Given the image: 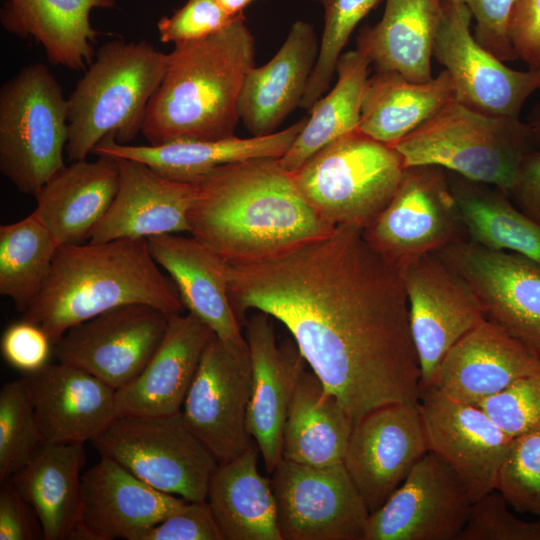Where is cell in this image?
<instances>
[{
    "mask_svg": "<svg viewBox=\"0 0 540 540\" xmlns=\"http://www.w3.org/2000/svg\"><path fill=\"white\" fill-rule=\"evenodd\" d=\"M227 275L240 325L249 310L280 321L354 422L382 406L419 401L402 274L363 229L337 225L271 258L228 264Z\"/></svg>",
    "mask_w": 540,
    "mask_h": 540,
    "instance_id": "1",
    "label": "cell"
},
{
    "mask_svg": "<svg viewBox=\"0 0 540 540\" xmlns=\"http://www.w3.org/2000/svg\"><path fill=\"white\" fill-rule=\"evenodd\" d=\"M279 158L224 164L196 181L191 236L228 264L271 258L335 226L305 200Z\"/></svg>",
    "mask_w": 540,
    "mask_h": 540,
    "instance_id": "2",
    "label": "cell"
},
{
    "mask_svg": "<svg viewBox=\"0 0 540 540\" xmlns=\"http://www.w3.org/2000/svg\"><path fill=\"white\" fill-rule=\"evenodd\" d=\"M254 66L255 40L244 13L216 33L175 44L141 133L150 145L234 136L240 93Z\"/></svg>",
    "mask_w": 540,
    "mask_h": 540,
    "instance_id": "3",
    "label": "cell"
},
{
    "mask_svg": "<svg viewBox=\"0 0 540 540\" xmlns=\"http://www.w3.org/2000/svg\"><path fill=\"white\" fill-rule=\"evenodd\" d=\"M136 303L169 316L185 309L174 283L152 257L147 239L65 244L22 319L39 325L54 345L72 326Z\"/></svg>",
    "mask_w": 540,
    "mask_h": 540,
    "instance_id": "4",
    "label": "cell"
},
{
    "mask_svg": "<svg viewBox=\"0 0 540 540\" xmlns=\"http://www.w3.org/2000/svg\"><path fill=\"white\" fill-rule=\"evenodd\" d=\"M166 63L167 54L147 41L111 40L100 46L68 99L70 162L86 159L106 137L123 144L134 140Z\"/></svg>",
    "mask_w": 540,
    "mask_h": 540,
    "instance_id": "5",
    "label": "cell"
},
{
    "mask_svg": "<svg viewBox=\"0 0 540 540\" xmlns=\"http://www.w3.org/2000/svg\"><path fill=\"white\" fill-rule=\"evenodd\" d=\"M392 147L405 167L441 166L509 193L524 156L535 145L519 117L486 115L452 99Z\"/></svg>",
    "mask_w": 540,
    "mask_h": 540,
    "instance_id": "6",
    "label": "cell"
},
{
    "mask_svg": "<svg viewBox=\"0 0 540 540\" xmlns=\"http://www.w3.org/2000/svg\"><path fill=\"white\" fill-rule=\"evenodd\" d=\"M405 168L394 147L357 130L317 151L291 176L329 223L364 230L394 196Z\"/></svg>",
    "mask_w": 540,
    "mask_h": 540,
    "instance_id": "7",
    "label": "cell"
},
{
    "mask_svg": "<svg viewBox=\"0 0 540 540\" xmlns=\"http://www.w3.org/2000/svg\"><path fill=\"white\" fill-rule=\"evenodd\" d=\"M68 99L55 76L29 64L0 89V171L34 195L65 166Z\"/></svg>",
    "mask_w": 540,
    "mask_h": 540,
    "instance_id": "8",
    "label": "cell"
},
{
    "mask_svg": "<svg viewBox=\"0 0 540 540\" xmlns=\"http://www.w3.org/2000/svg\"><path fill=\"white\" fill-rule=\"evenodd\" d=\"M93 444L153 488L205 501L219 462L187 427L182 413L116 417Z\"/></svg>",
    "mask_w": 540,
    "mask_h": 540,
    "instance_id": "9",
    "label": "cell"
},
{
    "mask_svg": "<svg viewBox=\"0 0 540 540\" xmlns=\"http://www.w3.org/2000/svg\"><path fill=\"white\" fill-rule=\"evenodd\" d=\"M363 233L400 271L423 255L467 240L449 171L436 165L406 167L394 196Z\"/></svg>",
    "mask_w": 540,
    "mask_h": 540,
    "instance_id": "10",
    "label": "cell"
},
{
    "mask_svg": "<svg viewBox=\"0 0 540 540\" xmlns=\"http://www.w3.org/2000/svg\"><path fill=\"white\" fill-rule=\"evenodd\" d=\"M271 475L282 540H365L370 512L343 463L281 459Z\"/></svg>",
    "mask_w": 540,
    "mask_h": 540,
    "instance_id": "11",
    "label": "cell"
},
{
    "mask_svg": "<svg viewBox=\"0 0 540 540\" xmlns=\"http://www.w3.org/2000/svg\"><path fill=\"white\" fill-rule=\"evenodd\" d=\"M251 377L248 345L215 335L202 355L181 413L187 427L219 463L255 443L247 428Z\"/></svg>",
    "mask_w": 540,
    "mask_h": 540,
    "instance_id": "12",
    "label": "cell"
},
{
    "mask_svg": "<svg viewBox=\"0 0 540 540\" xmlns=\"http://www.w3.org/2000/svg\"><path fill=\"white\" fill-rule=\"evenodd\" d=\"M436 253L467 284L485 319L540 360V263L469 239Z\"/></svg>",
    "mask_w": 540,
    "mask_h": 540,
    "instance_id": "13",
    "label": "cell"
},
{
    "mask_svg": "<svg viewBox=\"0 0 540 540\" xmlns=\"http://www.w3.org/2000/svg\"><path fill=\"white\" fill-rule=\"evenodd\" d=\"M472 18L466 5L442 0L433 57L449 73L456 101L486 115L519 117L527 99L540 89V69L506 66L476 41Z\"/></svg>",
    "mask_w": 540,
    "mask_h": 540,
    "instance_id": "14",
    "label": "cell"
},
{
    "mask_svg": "<svg viewBox=\"0 0 540 540\" xmlns=\"http://www.w3.org/2000/svg\"><path fill=\"white\" fill-rule=\"evenodd\" d=\"M169 317L147 304L118 306L69 328L52 353L58 362L86 370L117 390L147 365Z\"/></svg>",
    "mask_w": 540,
    "mask_h": 540,
    "instance_id": "15",
    "label": "cell"
},
{
    "mask_svg": "<svg viewBox=\"0 0 540 540\" xmlns=\"http://www.w3.org/2000/svg\"><path fill=\"white\" fill-rule=\"evenodd\" d=\"M400 272L422 390L429 387L450 348L485 316L467 284L436 252L423 255Z\"/></svg>",
    "mask_w": 540,
    "mask_h": 540,
    "instance_id": "16",
    "label": "cell"
},
{
    "mask_svg": "<svg viewBox=\"0 0 540 540\" xmlns=\"http://www.w3.org/2000/svg\"><path fill=\"white\" fill-rule=\"evenodd\" d=\"M472 505L458 476L428 451L370 513L365 540H459Z\"/></svg>",
    "mask_w": 540,
    "mask_h": 540,
    "instance_id": "17",
    "label": "cell"
},
{
    "mask_svg": "<svg viewBox=\"0 0 540 540\" xmlns=\"http://www.w3.org/2000/svg\"><path fill=\"white\" fill-rule=\"evenodd\" d=\"M428 451L419 401L394 403L355 422L343 464L372 513Z\"/></svg>",
    "mask_w": 540,
    "mask_h": 540,
    "instance_id": "18",
    "label": "cell"
},
{
    "mask_svg": "<svg viewBox=\"0 0 540 540\" xmlns=\"http://www.w3.org/2000/svg\"><path fill=\"white\" fill-rule=\"evenodd\" d=\"M419 409L429 451L458 476L473 503L496 489L513 438L479 406L421 390Z\"/></svg>",
    "mask_w": 540,
    "mask_h": 540,
    "instance_id": "19",
    "label": "cell"
},
{
    "mask_svg": "<svg viewBox=\"0 0 540 540\" xmlns=\"http://www.w3.org/2000/svg\"><path fill=\"white\" fill-rule=\"evenodd\" d=\"M187 502L101 456L81 477L79 540H138L143 531Z\"/></svg>",
    "mask_w": 540,
    "mask_h": 540,
    "instance_id": "20",
    "label": "cell"
},
{
    "mask_svg": "<svg viewBox=\"0 0 540 540\" xmlns=\"http://www.w3.org/2000/svg\"><path fill=\"white\" fill-rule=\"evenodd\" d=\"M271 316L255 311L246 320L251 361V396L247 428L257 444L266 470L272 473L282 459L285 420L306 361L293 339L277 345Z\"/></svg>",
    "mask_w": 540,
    "mask_h": 540,
    "instance_id": "21",
    "label": "cell"
},
{
    "mask_svg": "<svg viewBox=\"0 0 540 540\" xmlns=\"http://www.w3.org/2000/svg\"><path fill=\"white\" fill-rule=\"evenodd\" d=\"M22 379L44 443L93 442L117 417L116 389L77 366L48 363Z\"/></svg>",
    "mask_w": 540,
    "mask_h": 540,
    "instance_id": "22",
    "label": "cell"
},
{
    "mask_svg": "<svg viewBox=\"0 0 540 540\" xmlns=\"http://www.w3.org/2000/svg\"><path fill=\"white\" fill-rule=\"evenodd\" d=\"M115 158L120 174L118 190L89 242L189 232L194 183L169 179L136 160Z\"/></svg>",
    "mask_w": 540,
    "mask_h": 540,
    "instance_id": "23",
    "label": "cell"
},
{
    "mask_svg": "<svg viewBox=\"0 0 540 540\" xmlns=\"http://www.w3.org/2000/svg\"><path fill=\"white\" fill-rule=\"evenodd\" d=\"M539 369L536 355L485 319L450 348L429 387L451 399L476 405Z\"/></svg>",
    "mask_w": 540,
    "mask_h": 540,
    "instance_id": "24",
    "label": "cell"
},
{
    "mask_svg": "<svg viewBox=\"0 0 540 540\" xmlns=\"http://www.w3.org/2000/svg\"><path fill=\"white\" fill-rule=\"evenodd\" d=\"M215 336L191 313L169 317L166 334L144 369L116 390L117 417L181 412L202 355Z\"/></svg>",
    "mask_w": 540,
    "mask_h": 540,
    "instance_id": "25",
    "label": "cell"
},
{
    "mask_svg": "<svg viewBox=\"0 0 540 540\" xmlns=\"http://www.w3.org/2000/svg\"><path fill=\"white\" fill-rule=\"evenodd\" d=\"M147 242L156 263L169 274L184 308L217 337L247 345L228 296L227 262L193 236L164 234L149 237Z\"/></svg>",
    "mask_w": 540,
    "mask_h": 540,
    "instance_id": "26",
    "label": "cell"
},
{
    "mask_svg": "<svg viewBox=\"0 0 540 540\" xmlns=\"http://www.w3.org/2000/svg\"><path fill=\"white\" fill-rule=\"evenodd\" d=\"M307 121L264 136L218 140L180 138L157 145H132L104 138L93 154L142 162L172 180L194 182L214 168L250 159L281 158L291 147Z\"/></svg>",
    "mask_w": 540,
    "mask_h": 540,
    "instance_id": "27",
    "label": "cell"
},
{
    "mask_svg": "<svg viewBox=\"0 0 540 540\" xmlns=\"http://www.w3.org/2000/svg\"><path fill=\"white\" fill-rule=\"evenodd\" d=\"M319 45L313 27L297 20L274 57L265 65L250 69L240 93L238 112L253 136L275 133L286 117L300 107Z\"/></svg>",
    "mask_w": 540,
    "mask_h": 540,
    "instance_id": "28",
    "label": "cell"
},
{
    "mask_svg": "<svg viewBox=\"0 0 540 540\" xmlns=\"http://www.w3.org/2000/svg\"><path fill=\"white\" fill-rule=\"evenodd\" d=\"M115 157L99 155L59 169L35 194L34 212L57 243L81 244L109 209L119 186Z\"/></svg>",
    "mask_w": 540,
    "mask_h": 540,
    "instance_id": "29",
    "label": "cell"
},
{
    "mask_svg": "<svg viewBox=\"0 0 540 540\" xmlns=\"http://www.w3.org/2000/svg\"><path fill=\"white\" fill-rule=\"evenodd\" d=\"M83 445L43 443L8 479L34 511L46 540H79Z\"/></svg>",
    "mask_w": 540,
    "mask_h": 540,
    "instance_id": "30",
    "label": "cell"
},
{
    "mask_svg": "<svg viewBox=\"0 0 540 540\" xmlns=\"http://www.w3.org/2000/svg\"><path fill=\"white\" fill-rule=\"evenodd\" d=\"M115 0H7L0 13L3 28L32 38L51 64L86 70L96 53L98 32L90 23L94 8H114Z\"/></svg>",
    "mask_w": 540,
    "mask_h": 540,
    "instance_id": "31",
    "label": "cell"
},
{
    "mask_svg": "<svg viewBox=\"0 0 540 540\" xmlns=\"http://www.w3.org/2000/svg\"><path fill=\"white\" fill-rule=\"evenodd\" d=\"M442 0H386L381 20L365 26L357 49L375 70L395 71L411 82L431 80Z\"/></svg>",
    "mask_w": 540,
    "mask_h": 540,
    "instance_id": "32",
    "label": "cell"
},
{
    "mask_svg": "<svg viewBox=\"0 0 540 540\" xmlns=\"http://www.w3.org/2000/svg\"><path fill=\"white\" fill-rule=\"evenodd\" d=\"M354 424L341 401L305 368L289 404L282 459L318 467L343 463Z\"/></svg>",
    "mask_w": 540,
    "mask_h": 540,
    "instance_id": "33",
    "label": "cell"
},
{
    "mask_svg": "<svg viewBox=\"0 0 540 540\" xmlns=\"http://www.w3.org/2000/svg\"><path fill=\"white\" fill-rule=\"evenodd\" d=\"M259 452L254 443L212 475L207 502L224 540H282L271 479L258 471Z\"/></svg>",
    "mask_w": 540,
    "mask_h": 540,
    "instance_id": "34",
    "label": "cell"
},
{
    "mask_svg": "<svg viewBox=\"0 0 540 540\" xmlns=\"http://www.w3.org/2000/svg\"><path fill=\"white\" fill-rule=\"evenodd\" d=\"M452 99L453 82L445 69L424 83L376 70L364 88L358 130L392 146Z\"/></svg>",
    "mask_w": 540,
    "mask_h": 540,
    "instance_id": "35",
    "label": "cell"
},
{
    "mask_svg": "<svg viewBox=\"0 0 540 540\" xmlns=\"http://www.w3.org/2000/svg\"><path fill=\"white\" fill-rule=\"evenodd\" d=\"M449 180L470 241L540 263V225L526 216L508 193L452 172Z\"/></svg>",
    "mask_w": 540,
    "mask_h": 540,
    "instance_id": "36",
    "label": "cell"
},
{
    "mask_svg": "<svg viewBox=\"0 0 540 540\" xmlns=\"http://www.w3.org/2000/svg\"><path fill=\"white\" fill-rule=\"evenodd\" d=\"M370 65L369 58L359 49L340 55L334 88L313 105L293 144L278 159L286 172L294 173L317 151L358 130Z\"/></svg>",
    "mask_w": 540,
    "mask_h": 540,
    "instance_id": "37",
    "label": "cell"
},
{
    "mask_svg": "<svg viewBox=\"0 0 540 540\" xmlns=\"http://www.w3.org/2000/svg\"><path fill=\"white\" fill-rule=\"evenodd\" d=\"M60 245L33 211L0 226V295L24 313L37 298Z\"/></svg>",
    "mask_w": 540,
    "mask_h": 540,
    "instance_id": "38",
    "label": "cell"
},
{
    "mask_svg": "<svg viewBox=\"0 0 540 540\" xmlns=\"http://www.w3.org/2000/svg\"><path fill=\"white\" fill-rule=\"evenodd\" d=\"M44 443L22 377L0 390V482L23 468Z\"/></svg>",
    "mask_w": 540,
    "mask_h": 540,
    "instance_id": "39",
    "label": "cell"
},
{
    "mask_svg": "<svg viewBox=\"0 0 540 540\" xmlns=\"http://www.w3.org/2000/svg\"><path fill=\"white\" fill-rule=\"evenodd\" d=\"M324 11L318 58L300 107L308 111L327 92L342 51L357 24L381 0H315Z\"/></svg>",
    "mask_w": 540,
    "mask_h": 540,
    "instance_id": "40",
    "label": "cell"
},
{
    "mask_svg": "<svg viewBox=\"0 0 540 540\" xmlns=\"http://www.w3.org/2000/svg\"><path fill=\"white\" fill-rule=\"evenodd\" d=\"M495 490L518 513L540 518V431L513 438Z\"/></svg>",
    "mask_w": 540,
    "mask_h": 540,
    "instance_id": "41",
    "label": "cell"
},
{
    "mask_svg": "<svg viewBox=\"0 0 540 540\" xmlns=\"http://www.w3.org/2000/svg\"><path fill=\"white\" fill-rule=\"evenodd\" d=\"M476 405L512 438L540 431V369Z\"/></svg>",
    "mask_w": 540,
    "mask_h": 540,
    "instance_id": "42",
    "label": "cell"
},
{
    "mask_svg": "<svg viewBox=\"0 0 540 540\" xmlns=\"http://www.w3.org/2000/svg\"><path fill=\"white\" fill-rule=\"evenodd\" d=\"M497 490L473 503L459 540H540V518L521 520Z\"/></svg>",
    "mask_w": 540,
    "mask_h": 540,
    "instance_id": "43",
    "label": "cell"
},
{
    "mask_svg": "<svg viewBox=\"0 0 540 540\" xmlns=\"http://www.w3.org/2000/svg\"><path fill=\"white\" fill-rule=\"evenodd\" d=\"M238 16H230L217 0H187L172 16L158 21L159 39L174 45L198 40L222 30Z\"/></svg>",
    "mask_w": 540,
    "mask_h": 540,
    "instance_id": "44",
    "label": "cell"
},
{
    "mask_svg": "<svg viewBox=\"0 0 540 540\" xmlns=\"http://www.w3.org/2000/svg\"><path fill=\"white\" fill-rule=\"evenodd\" d=\"M468 7L475 19L474 37L503 62L517 60L509 38V19L515 0H445Z\"/></svg>",
    "mask_w": 540,
    "mask_h": 540,
    "instance_id": "45",
    "label": "cell"
},
{
    "mask_svg": "<svg viewBox=\"0 0 540 540\" xmlns=\"http://www.w3.org/2000/svg\"><path fill=\"white\" fill-rule=\"evenodd\" d=\"M138 540H224L205 501H188L181 509L149 527Z\"/></svg>",
    "mask_w": 540,
    "mask_h": 540,
    "instance_id": "46",
    "label": "cell"
},
{
    "mask_svg": "<svg viewBox=\"0 0 540 540\" xmlns=\"http://www.w3.org/2000/svg\"><path fill=\"white\" fill-rule=\"evenodd\" d=\"M53 344L37 324L22 319L8 326L1 337V353L13 368L24 373L37 371L49 362Z\"/></svg>",
    "mask_w": 540,
    "mask_h": 540,
    "instance_id": "47",
    "label": "cell"
},
{
    "mask_svg": "<svg viewBox=\"0 0 540 540\" xmlns=\"http://www.w3.org/2000/svg\"><path fill=\"white\" fill-rule=\"evenodd\" d=\"M508 32L517 58L540 69V0H515Z\"/></svg>",
    "mask_w": 540,
    "mask_h": 540,
    "instance_id": "48",
    "label": "cell"
},
{
    "mask_svg": "<svg viewBox=\"0 0 540 540\" xmlns=\"http://www.w3.org/2000/svg\"><path fill=\"white\" fill-rule=\"evenodd\" d=\"M0 489V540H33L42 536L34 511L7 479Z\"/></svg>",
    "mask_w": 540,
    "mask_h": 540,
    "instance_id": "49",
    "label": "cell"
},
{
    "mask_svg": "<svg viewBox=\"0 0 540 540\" xmlns=\"http://www.w3.org/2000/svg\"><path fill=\"white\" fill-rule=\"evenodd\" d=\"M508 195L526 216L540 225V148L535 147L524 156Z\"/></svg>",
    "mask_w": 540,
    "mask_h": 540,
    "instance_id": "50",
    "label": "cell"
},
{
    "mask_svg": "<svg viewBox=\"0 0 540 540\" xmlns=\"http://www.w3.org/2000/svg\"><path fill=\"white\" fill-rule=\"evenodd\" d=\"M526 123L530 128L535 147L540 148V103L533 107Z\"/></svg>",
    "mask_w": 540,
    "mask_h": 540,
    "instance_id": "51",
    "label": "cell"
},
{
    "mask_svg": "<svg viewBox=\"0 0 540 540\" xmlns=\"http://www.w3.org/2000/svg\"><path fill=\"white\" fill-rule=\"evenodd\" d=\"M220 6L230 15L243 14L244 9L254 0H217Z\"/></svg>",
    "mask_w": 540,
    "mask_h": 540,
    "instance_id": "52",
    "label": "cell"
}]
</instances>
